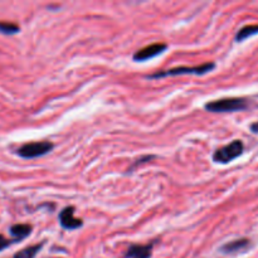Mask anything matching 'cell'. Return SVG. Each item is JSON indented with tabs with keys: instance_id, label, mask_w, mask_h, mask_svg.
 <instances>
[{
	"instance_id": "6da1fadb",
	"label": "cell",
	"mask_w": 258,
	"mask_h": 258,
	"mask_svg": "<svg viewBox=\"0 0 258 258\" xmlns=\"http://www.w3.org/2000/svg\"><path fill=\"white\" fill-rule=\"evenodd\" d=\"M248 102L244 98H222L207 103L206 110L211 112H236L246 110Z\"/></svg>"
},
{
	"instance_id": "7a4b0ae2",
	"label": "cell",
	"mask_w": 258,
	"mask_h": 258,
	"mask_svg": "<svg viewBox=\"0 0 258 258\" xmlns=\"http://www.w3.org/2000/svg\"><path fill=\"white\" fill-rule=\"evenodd\" d=\"M216 67L214 63H204V64L196 66V67H178L171 68V70L163 71V72H156L154 75L149 76V78H161L165 76H181V75H204V73L211 72Z\"/></svg>"
},
{
	"instance_id": "3957f363",
	"label": "cell",
	"mask_w": 258,
	"mask_h": 258,
	"mask_svg": "<svg viewBox=\"0 0 258 258\" xmlns=\"http://www.w3.org/2000/svg\"><path fill=\"white\" fill-rule=\"evenodd\" d=\"M244 145L241 140H234L229 145L218 149L214 153L213 160L219 164H228L229 161L234 160L243 154Z\"/></svg>"
},
{
	"instance_id": "277c9868",
	"label": "cell",
	"mask_w": 258,
	"mask_h": 258,
	"mask_svg": "<svg viewBox=\"0 0 258 258\" xmlns=\"http://www.w3.org/2000/svg\"><path fill=\"white\" fill-rule=\"evenodd\" d=\"M53 149V144L50 141H37V143L24 144L18 150L19 156L24 159H33L38 156H43L49 153Z\"/></svg>"
},
{
	"instance_id": "5b68a950",
	"label": "cell",
	"mask_w": 258,
	"mask_h": 258,
	"mask_svg": "<svg viewBox=\"0 0 258 258\" xmlns=\"http://www.w3.org/2000/svg\"><path fill=\"white\" fill-rule=\"evenodd\" d=\"M165 49L166 44H164V43H154V44H150L148 47L143 48V49L138 50L134 54V60H136V62H143V60L150 59V58H154L155 55L163 53Z\"/></svg>"
},
{
	"instance_id": "8992f818",
	"label": "cell",
	"mask_w": 258,
	"mask_h": 258,
	"mask_svg": "<svg viewBox=\"0 0 258 258\" xmlns=\"http://www.w3.org/2000/svg\"><path fill=\"white\" fill-rule=\"evenodd\" d=\"M59 222L60 226L66 229H77L82 227L83 224L81 219L75 218V208L73 207H67L60 212Z\"/></svg>"
},
{
	"instance_id": "52a82bcc",
	"label": "cell",
	"mask_w": 258,
	"mask_h": 258,
	"mask_svg": "<svg viewBox=\"0 0 258 258\" xmlns=\"http://www.w3.org/2000/svg\"><path fill=\"white\" fill-rule=\"evenodd\" d=\"M249 246H251V241H249V239H247V238L236 239V241H232V242H229V243L222 246L221 252L222 253H226V254L239 253V252H243V251H246V249H248Z\"/></svg>"
},
{
	"instance_id": "ba28073f",
	"label": "cell",
	"mask_w": 258,
	"mask_h": 258,
	"mask_svg": "<svg viewBox=\"0 0 258 258\" xmlns=\"http://www.w3.org/2000/svg\"><path fill=\"white\" fill-rule=\"evenodd\" d=\"M151 249H153V244H148V246H140V244H134L126 252V257L127 258H150L151 257Z\"/></svg>"
},
{
	"instance_id": "9c48e42d",
	"label": "cell",
	"mask_w": 258,
	"mask_h": 258,
	"mask_svg": "<svg viewBox=\"0 0 258 258\" xmlns=\"http://www.w3.org/2000/svg\"><path fill=\"white\" fill-rule=\"evenodd\" d=\"M32 232V226L29 224H15V226L10 227V233L14 237L15 242H19L28 237Z\"/></svg>"
},
{
	"instance_id": "30bf717a",
	"label": "cell",
	"mask_w": 258,
	"mask_h": 258,
	"mask_svg": "<svg viewBox=\"0 0 258 258\" xmlns=\"http://www.w3.org/2000/svg\"><path fill=\"white\" fill-rule=\"evenodd\" d=\"M258 34V25H246L242 29H239V32L237 33L236 40L237 42H242V40H246L247 38L252 37V35Z\"/></svg>"
},
{
	"instance_id": "8fae6325",
	"label": "cell",
	"mask_w": 258,
	"mask_h": 258,
	"mask_svg": "<svg viewBox=\"0 0 258 258\" xmlns=\"http://www.w3.org/2000/svg\"><path fill=\"white\" fill-rule=\"evenodd\" d=\"M40 248H42V244L28 247V248H24L22 249V251L18 252L14 256V258H34L35 254L38 253V251H39Z\"/></svg>"
},
{
	"instance_id": "7c38bea8",
	"label": "cell",
	"mask_w": 258,
	"mask_h": 258,
	"mask_svg": "<svg viewBox=\"0 0 258 258\" xmlns=\"http://www.w3.org/2000/svg\"><path fill=\"white\" fill-rule=\"evenodd\" d=\"M19 32V27L14 23L9 22H0V33L4 34H15Z\"/></svg>"
},
{
	"instance_id": "4fadbf2b",
	"label": "cell",
	"mask_w": 258,
	"mask_h": 258,
	"mask_svg": "<svg viewBox=\"0 0 258 258\" xmlns=\"http://www.w3.org/2000/svg\"><path fill=\"white\" fill-rule=\"evenodd\" d=\"M13 243H17V242H15L14 239H7L4 236H2V234H0V251L5 249L7 247H9L10 244H13Z\"/></svg>"
},
{
	"instance_id": "5bb4252c",
	"label": "cell",
	"mask_w": 258,
	"mask_h": 258,
	"mask_svg": "<svg viewBox=\"0 0 258 258\" xmlns=\"http://www.w3.org/2000/svg\"><path fill=\"white\" fill-rule=\"evenodd\" d=\"M251 131L254 134H258V122H254L251 125Z\"/></svg>"
}]
</instances>
